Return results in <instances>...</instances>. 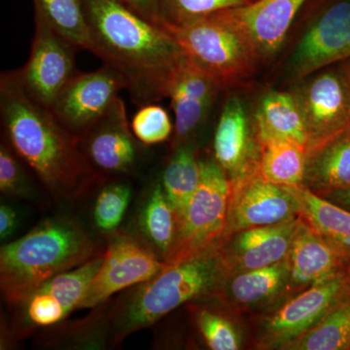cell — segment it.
I'll list each match as a JSON object with an SVG mask.
<instances>
[{"mask_svg": "<svg viewBox=\"0 0 350 350\" xmlns=\"http://www.w3.org/2000/svg\"><path fill=\"white\" fill-rule=\"evenodd\" d=\"M131 10L156 24L162 25L159 15L158 0H117Z\"/></svg>", "mask_w": 350, "mask_h": 350, "instance_id": "obj_35", "label": "cell"}, {"mask_svg": "<svg viewBox=\"0 0 350 350\" xmlns=\"http://www.w3.org/2000/svg\"><path fill=\"white\" fill-rule=\"evenodd\" d=\"M90 50L123 76L135 103H155L184 57L162 25L142 17L117 0H82Z\"/></svg>", "mask_w": 350, "mask_h": 350, "instance_id": "obj_1", "label": "cell"}, {"mask_svg": "<svg viewBox=\"0 0 350 350\" xmlns=\"http://www.w3.org/2000/svg\"><path fill=\"white\" fill-rule=\"evenodd\" d=\"M350 347V301L338 304L317 325L284 349L340 350Z\"/></svg>", "mask_w": 350, "mask_h": 350, "instance_id": "obj_29", "label": "cell"}, {"mask_svg": "<svg viewBox=\"0 0 350 350\" xmlns=\"http://www.w3.org/2000/svg\"><path fill=\"white\" fill-rule=\"evenodd\" d=\"M231 181L229 216L223 239L241 230L300 217V202L293 191L265 180L258 167Z\"/></svg>", "mask_w": 350, "mask_h": 350, "instance_id": "obj_10", "label": "cell"}, {"mask_svg": "<svg viewBox=\"0 0 350 350\" xmlns=\"http://www.w3.org/2000/svg\"><path fill=\"white\" fill-rule=\"evenodd\" d=\"M289 275L286 258L271 266L228 275L223 284L228 298L237 306H256L286 291Z\"/></svg>", "mask_w": 350, "mask_h": 350, "instance_id": "obj_24", "label": "cell"}, {"mask_svg": "<svg viewBox=\"0 0 350 350\" xmlns=\"http://www.w3.org/2000/svg\"><path fill=\"white\" fill-rule=\"evenodd\" d=\"M131 128L138 142L145 145L167 142L174 131L169 113L155 103L142 105L131 120Z\"/></svg>", "mask_w": 350, "mask_h": 350, "instance_id": "obj_32", "label": "cell"}, {"mask_svg": "<svg viewBox=\"0 0 350 350\" xmlns=\"http://www.w3.org/2000/svg\"><path fill=\"white\" fill-rule=\"evenodd\" d=\"M185 56L209 73L223 90L254 75L256 55L250 44L217 14L182 25H163Z\"/></svg>", "mask_w": 350, "mask_h": 350, "instance_id": "obj_5", "label": "cell"}, {"mask_svg": "<svg viewBox=\"0 0 350 350\" xmlns=\"http://www.w3.org/2000/svg\"><path fill=\"white\" fill-rule=\"evenodd\" d=\"M103 256L105 253H98L81 266L54 276L17 304L20 331L55 325L78 308Z\"/></svg>", "mask_w": 350, "mask_h": 350, "instance_id": "obj_13", "label": "cell"}, {"mask_svg": "<svg viewBox=\"0 0 350 350\" xmlns=\"http://www.w3.org/2000/svg\"><path fill=\"white\" fill-rule=\"evenodd\" d=\"M126 89L125 79L111 66L73 76L49 108L57 121L75 137L89 131Z\"/></svg>", "mask_w": 350, "mask_h": 350, "instance_id": "obj_8", "label": "cell"}, {"mask_svg": "<svg viewBox=\"0 0 350 350\" xmlns=\"http://www.w3.org/2000/svg\"><path fill=\"white\" fill-rule=\"evenodd\" d=\"M131 200V189L123 183H113L103 189L96 198L94 219L103 232H113L125 215Z\"/></svg>", "mask_w": 350, "mask_h": 350, "instance_id": "obj_31", "label": "cell"}, {"mask_svg": "<svg viewBox=\"0 0 350 350\" xmlns=\"http://www.w3.org/2000/svg\"><path fill=\"white\" fill-rule=\"evenodd\" d=\"M165 266L148 245L124 234L115 237L78 308H96L113 294L147 282Z\"/></svg>", "mask_w": 350, "mask_h": 350, "instance_id": "obj_11", "label": "cell"}, {"mask_svg": "<svg viewBox=\"0 0 350 350\" xmlns=\"http://www.w3.org/2000/svg\"><path fill=\"white\" fill-rule=\"evenodd\" d=\"M18 214L8 204L0 206V239L4 241L12 236L17 229Z\"/></svg>", "mask_w": 350, "mask_h": 350, "instance_id": "obj_36", "label": "cell"}, {"mask_svg": "<svg viewBox=\"0 0 350 350\" xmlns=\"http://www.w3.org/2000/svg\"><path fill=\"white\" fill-rule=\"evenodd\" d=\"M78 142L98 174H125L138 160V140L130 129L122 98L115 101L109 111L78 138Z\"/></svg>", "mask_w": 350, "mask_h": 350, "instance_id": "obj_17", "label": "cell"}, {"mask_svg": "<svg viewBox=\"0 0 350 350\" xmlns=\"http://www.w3.org/2000/svg\"><path fill=\"white\" fill-rule=\"evenodd\" d=\"M287 292L303 291L344 273L347 260L301 218L289 255Z\"/></svg>", "mask_w": 350, "mask_h": 350, "instance_id": "obj_20", "label": "cell"}, {"mask_svg": "<svg viewBox=\"0 0 350 350\" xmlns=\"http://www.w3.org/2000/svg\"><path fill=\"white\" fill-rule=\"evenodd\" d=\"M254 0H158L162 25H182Z\"/></svg>", "mask_w": 350, "mask_h": 350, "instance_id": "obj_30", "label": "cell"}, {"mask_svg": "<svg viewBox=\"0 0 350 350\" xmlns=\"http://www.w3.org/2000/svg\"><path fill=\"white\" fill-rule=\"evenodd\" d=\"M200 181L178 218L176 244L167 262L221 243L229 216L232 181L215 159L200 160Z\"/></svg>", "mask_w": 350, "mask_h": 350, "instance_id": "obj_6", "label": "cell"}, {"mask_svg": "<svg viewBox=\"0 0 350 350\" xmlns=\"http://www.w3.org/2000/svg\"><path fill=\"white\" fill-rule=\"evenodd\" d=\"M34 25L29 61L17 71L29 96L50 108L57 94L78 73L75 66L78 49L36 14Z\"/></svg>", "mask_w": 350, "mask_h": 350, "instance_id": "obj_7", "label": "cell"}, {"mask_svg": "<svg viewBox=\"0 0 350 350\" xmlns=\"http://www.w3.org/2000/svg\"><path fill=\"white\" fill-rule=\"evenodd\" d=\"M91 237L70 219L44 221L0 250V286L4 300L16 306L57 275L98 255Z\"/></svg>", "mask_w": 350, "mask_h": 350, "instance_id": "obj_3", "label": "cell"}, {"mask_svg": "<svg viewBox=\"0 0 350 350\" xmlns=\"http://www.w3.org/2000/svg\"><path fill=\"white\" fill-rule=\"evenodd\" d=\"M301 221L300 216L280 224L241 230L223 239L221 250L228 275L286 259Z\"/></svg>", "mask_w": 350, "mask_h": 350, "instance_id": "obj_18", "label": "cell"}, {"mask_svg": "<svg viewBox=\"0 0 350 350\" xmlns=\"http://www.w3.org/2000/svg\"><path fill=\"white\" fill-rule=\"evenodd\" d=\"M320 197L324 198V199L328 200L329 202L350 211V188L333 191V192L320 196Z\"/></svg>", "mask_w": 350, "mask_h": 350, "instance_id": "obj_37", "label": "cell"}, {"mask_svg": "<svg viewBox=\"0 0 350 350\" xmlns=\"http://www.w3.org/2000/svg\"><path fill=\"white\" fill-rule=\"evenodd\" d=\"M258 147V172L265 180L283 187L303 185L308 158L305 146L288 142H269Z\"/></svg>", "mask_w": 350, "mask_h": 350, "instance_id": "obj_25", "label": "cell"}, {"mask_svg": "<svg viewBox=\"0 0 350 350\" xmlns=\"http://www.w3.org/2000/svg\"><path fill=\"white\" fill-rule=\"evenodd\" d=\"M172 152V158L163 170L161 184L179 218L199 186L202 170L200 160L190 144L180 145Z\"/></svg>", "mask_w": 350, "mask_h": 350, "instance_id": "obj_27", "label": "cell"}, {"mask_svg": "<svg viewBox=\"0 0 350 350\" xmlns=\"http://www.w3.org/2000/svg\"><path fill=\"white\" fill-rule=\"evenodd\" d=\"M254 137L258 145L288 142L308 150L306 124L294 93L271 92L262 98L255 114Z\"/></svg>", "mask_w": 350, "mask_h": 350, "instance_id": "obj_21", "label": "cell"}, {"mask_svg": "<svg viewBox=\"0 0 350 350\" xmlns=\"http://www.w3.org/2000/svg\"><path fill=\"white\" fill-rule=\"evenodd\" d=\"M42 17L78 50H90L89 31L82 0H32Z\"/></svg>", "mask_w": 350, "mask_h": 350, "instance_id": "obj_28", "label": "cell"}, {"mask_svg": "<svg viewBox=\"0 0 350 350\" xmlns=\"http://www.w3.org/2000/svg\"><path fill=\"white\" fill-rule=\"evenodd\" d=\"M20 158L6 144L0 146V190L11 197H23L29 193L27 174Z\"/></svg>", "mask_w": 350, "mask_h": 350, "instance_id": "obj_34", "label": "cell"}, {"mask_svg": "<svg viewBox=\"0 0 350 350\" xmlns=\"http://www.w3.org/2000/svg\"><path fill=\"white\" fill-rule=\"evenodd\" d=\"M350 59V0H328L314 16L292 56L293 80Z\"/></svg>", "mask_w": 350, "mask_h": 350, "instance_id": "obj_9", "label": "cell"}, {"mask_svg": "<svg viewBox=\"0 0 350 350\" xmlns=\"http://www.w3.org/2000/svg\"><path fill=\"white\" fill-rule=\"evenodd\" d=\"M301 186L319 196L350 188V128L308 150Z\"/></svg>", "mask_w": 350, "mask_h": 350, "instance_id": "obj_22", "label": "cell"}, {"mask_svg": "<svg viewBox=\"0 0 350 350\" xmlns=\"http://www.w3.org/2000/svg\"><path fill=\"white\" fill-rule=\"evenodd\" d=\"M290 189L300 202L301 217L345 260L350 257V211L304 186Z\"/></svg>", "mask_w": 350, "mask_h": 350, "instance_id": "obj_23", "label": "cell"}, {"mask_svg": "<svg viewBox=\"0 0 350 350\" xmlns=\"http://www.w3.org/2000/svg\"><path fill=\"white\" fill-rule=\"evenodd\" d=\"M200 335L213 350H238L241 340L230 320L208 308H199L195 314Z\"/></svg>", "mask_w": 350, "mask_h": 350, "instance_id": "obj_33", "label": "cell"}, {"mask_svg": "<svg viewBox=\"0 0 350 350\" xmlns=\"http://www.w3.org/2000/svg\"><path fill=\"white\" fill-rule=\"evenodd\" d=\"M221 243L167 266L138 284L115 308L111 315L113 338L123 340L153 325L175 308L217 292L227 278Z\"/></svg>", "mask_w": 350, "mask_h": 350, "instance_id": "obj_4", "label": "cell"}, {"mask_svg": "<svg viewBox=\"0 0 350 350\" xmlns=\"http://www.w3.org/2000/svg\"><path fill=\"white\" fill-rule=\"evenodd\" d=\"M222 90L213 76L184 54L170 77L165 96L175 117L172 150L188 144L204 125Z\"/></svg>", "mask_w": 350, "mask_h": 350, "instance_id": "obj_15", "label": "cell"}, {"mask_svg": "<svg viewBox=\"0 0 350 350\" xmlns=\"http://www.w3.org/2000/svg\"><path fill=\"white\" fill-rule=\"evenodd\" d=\"M0 121L6 144L55 195L75 199L100 180L78 138L29 96L17 70L0 77Z\"/></svg>", "mask_w": 350, "mask_h": 350, "instance_id": "obj_2", "label": "cell"}, {"mask_svg": "<svg viewBox=\"0 0 350 350\" xmlns=\"http://www.w3.org/2000/svg\"><path fill=\"white\" fill-rule=\"evenodd\" d=\"M294 94L306 124L308 150L350 128V93L340 68L317 73Z\"/></svg>", "mask_w": 350, "mask_h": 350, "instance_id": "obj_12", "label": "cell"}, {"mask_svg": "<svg viewBox=\"0 0 350 350\" xmlns=\"http://www.w3.org/2000/svg\"><path fill=\"white\" fill-rule=\"evenodd\" d=\"M214 157L230 179L258 167L259 147L251 135L250 121L238 96H230L219 117L213 142Z\"/></svg>", "mask_w": 350, "mask_h": 350, "instance_id": "obj_19", "label": "cell"}, {"mask_svg": "<svg viewBox=\"0 0 350 350\" xmlns=\"http://www.w3.org/2000/svg\"><path fill=\"white\" fill-rule=\"evenodd\" d=\"M308 1L254 0L215 14L241 33L261 63L280 50L294 20Z\"/></svg>", "mask_w": 350, "mask_h": 350, "instance_id": "obj_16", "label": "cell"}, {"mask_svg": "<svg viewBox=\"0 0 350 350\" xmlns=\"http://www.w3.org/2000/svg\"><path fill=\"white\" fill-rule=\"evenodd\" d=\"M340 69L342 71V75H344L345 81H347L350 93V59L342 63Z\"/></svg>", "mask_w": 350, "mask_h": 350, "instance_id": "obj_38", "label": "cell"}, {"mask_svg": "<svg viewBox=\"0 0 350 350\" xmlns=\"http://www.w3.org/2000/svg\"><path fill=\"white\" fill-rule=\"evenodd\" d=\"M140 228L147 241L167 261L174 252L178 234V218L162 184H156L140 215Z\"/></svg>", "mask_w": 350, "mask_h": 350, "instance_id": "obj_26", "label": "cell"}, {"mask_svg": "<svg viewBox=\"0 0 350 350\" xmlns=\"http://www.w3.org/2000/svg\"><path fill=\"white\" fill-rule=\"evenodd\" d=\"M347 284L340 273L301 291L266 320L262 344L284 349L300 338L338 305Z\"/></svg>", "mask_w": 350, "mask_h": 350, "instance_id": "obj_14", "label": "cell"}]
</instances>
